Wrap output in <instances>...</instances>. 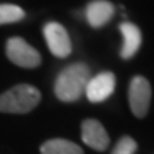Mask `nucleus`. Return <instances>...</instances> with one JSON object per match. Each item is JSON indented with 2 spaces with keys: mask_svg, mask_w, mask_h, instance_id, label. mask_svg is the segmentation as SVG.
Returning <instances> with one entry per match:
<instances>
[{
  "mask_svg": "<svg viewBox=\"0 0 154 154\" xmlns=\"http://www.w3.org/2000/svg\"><path fill=\"white\" fill-rule=\"evenodd\" d=\"M90 80V69L84 63H72L64 67L54 82L56 97L64 101L73 103L82 99Z\"/></svg>",
  "mask_w": 154,
  "mask_h": 154,
  "instance_id": "f257e3e1",
  "label": "nucleus"
},
{
  "mask_svg": "<svg viewBox=\"0 0 154 154\" xmlns=\"http://www.w3.org/2000/svg\"><path fill=\"white\" fill-rule=\"evenodd\" d=\"M40 99L42 94L34 86L16 84L0 94V113L26 114L37 107Z\"/></svg>",
  "mask_w": 154,
  "mask_h": 154,
  "instance_id": "f03ea898",
  "label": "nucleus"
},
{
  "mask_svg": "<svg viewBox=\"0 0 154 154\" xmlns=\"http://www.w3.org/2000/svg\"><path fill=\"white\" fill-rule=\"evenodd\" d=\"M7 59L23 69H34L42 63V56L37 50L22 37H10L6 42Z\"/></svg>",
  "mask_w": 154,
  "mask_h": 154,
  "instance_id": "7ed1b4c3",
  "label": "nucleus"
},
{
  "mask_svg": "<svg viewBox=\"0 0 154 154\" xmlns=\"http://www.w3.org/2000/svg\"><path fill=\"white\" fill-rule=\"evenodd\" d=\"M151 103V86L143 76H134L128 86V104L131 113L138 119L147 116Z\"/></svg>",
  "mask_w": 154,
  "mask_h": 154,
  "instance_id": "20e7f679",
  "label": "nucleus"
},
{
  "mask_svg": "<svg viewBox=\"0 0 154 154\" xmlns=\"http://www.w3.org/2000/svg\"><path fill=\"white\" fill-rule=\"evenodd\" d=\"M43 34L50 53L59 59H66L72 53V40L64 26L57 22H47L43 27Z\"/></svg>",
  "mask_w": 154,
  "mask_h": 154,
  "instance_id": "39448f33",
  "label": "nucleus"
},
{
  "mask_svg": "<svg viewBox=\"0 0 154 154\" xmlns=\"http://www.w3.org/2000/svg\"><path fill=\"white\" fill-rule=\"evenodd\" d=\"M116 76L111 72H101L96 76L90 77L86 86V97L91 103H101L114 93Z\"/></svg>",
  "mask_w": 154,
  "mask_h": 154,
  "instance_id": "423d86ee",
  "label": "nucleus"
},
{
  "mask_svg": "<svg viewBox=\"0 0 154 154\" xmlns=\"http://www.w3.org/2000/svg\"><path fill=\"white\" fill-rule=\"evenodd\" d=\"M82 138L84 144L97 151H104L110 144V137L104 126L94 119H86L82 123Z\"/></svg>",
  "mask_w": 154,
  "mask_h": 154,
  "instance_id": "0eeeda50",
  "label": "nucleus"
},
{
  "mask_svg": "<svg viewBox=\"0 0 154 154\" xmlns=\"http://www.w3.org/2000/svg\"><path fill=\"white\" fill-rule=\"evenodd\" d=\"M86 20L93 29L104 27L114 14V6L109 0H91L86 6Z\"/></svg>",
  "mask_w": 154,
  "mask_h": 154,
  "instance_id": "6e6552de",
  "label": "nucleus"
},
{
  "mask_svg": "<svg viewBox=\"0 0 154 154\" xmlns=\"http://www.w3.org/2000/svg\"><path fill=\"white\" fill-rule=\"evenodd\" d=\"M119 29H120L121 37H123L120 56L121 59H124V60H130L131 57L137 54L138 49L141 46V42H143L141 32L131 22H123Z\"/></svg>",
  "mask_w": 154,
  "mask_h": 154,
  "instance_id": "1a4fd4ad",
  "label": "nucleus"
},
{
  "mask_svg": "<svg viewBox=\"0 0 154 154\" xmlns=\"http://www.w3.org/2000/svg\"><path fill=\"white\" fill-rule=\"evenodd\" d=\"M42 154H84L79 144L66 138H51L40 146Z\"/></svg>",
  "mask_w": 154,
  "mask_h": 154,
  "instance_id": "9d476101",
  "label": "nucleus"
},
{
  "mask_svg": "<svg viewBox=\"0 0 154 154\" xmlns=\"http://www.w3.org/2000/svg\"><path fill=\"white\" fill-rule=\"evenodd\" d=\"M24 16H26V13L20 6L11 5V3H2L0 5V26L22 22Z\"/></svg>",
  "mask_w": 154,
  "mask_h": 154,
  "instance_id": "9b49d317",
  "label": "nucleus"
},
{
  "mask_svg": "<svg viewBox=\"0 0 154 154\" xmlns=\"http://www.w3.org/2000/svg\"><path fill=\"white\" fill-rule=\"evenodd\" d=\"M136 151H137V141L130 136H124L116 143L111 154H134Z\"/></svg>",
  "mask_w": 154,
  "mask_h": 154,
  "instance_id": "f8f14e48",
  "label": "nucleus"
}]
</instances>
